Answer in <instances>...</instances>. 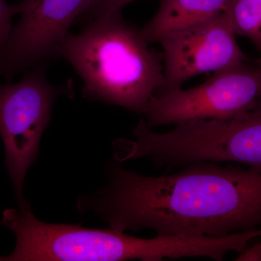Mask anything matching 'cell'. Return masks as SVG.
Listing matches in <instances>:
<instances>
[{
    "instance_id": "3",
    "label": "cell",
    "mask_w": 261,
    "mask_h": 261,
    "mask_svg": "<svg viewBox=\"0 0 261 261\" xmlns=\"http://www.w3.org/2000/svg\"><path fill=\"white\" fill-rule=\"evenodd\" d=\"M1 223L14 233L15 246L0 261H160L168 252L163 237L142 239L111 227L49 224L38 219L31 206L7 209Z\"/></svg>"
},
{
    "instance_id": "7",
    "label": "cell",
    "mask_w": 261,
    "mask_h": 261,
    "mask_svg": "<svg viewBox=\"0 0 261 261\" xmlns=\"http://www.w3.org/2000/svg\"><path fill=\"white\" fill-rule=\"evenodd\" d=\"M91 0H18V21L0 49V76L10 82L59 57L60 45L70 27Z\"/></svg>"
},
{
    "instance_id": "5",
    "label": "cell",
    "mask_w": 261,
    "mask_h": 261,
    "mask_svg": "<svg viewBox=\"0 0 261 261\" xmlns=\"http://www.w3.org/2000/svg\"><path fill=\"white\" fill-rule=\"evenodd\" d=\"M152 149L156 162L168 168L234 162L261 172V101L227 121L188 122L156 133Z\"/></svg>"
},
{
    "instance_id": "9",
    "label": "cell",
    "mask_w": 261,
    "mask_h": 261,
    "mask_svg": "<svg viewBox=\"0 0 261 261\" xmlns=\"http://www.w3.org/2000/svg\"><path fill=\"white\" fill-rule=\"evenodd\" d=\"M228 0H161L153 18L141 31L147 42L159 43L171 33L192 28L219 16Z\"/></svg>"
},
{
    "instance_id": "11",
    "label": "cell",
    "mask_w": 261,
    "mask_h": 261,
    "mask_svg": "<svg viewBox=\"0 0 261 261\" xmlns=\"http://www.w3.org/2000/svg\"><path fill=\"white\" fill-rule=\"evenodd\" d=\"M135 1L137 0H91L78 19H87L89 22L101 15L121 12L126 5Z\"/></svg>"
},
{
    "instance_id": "4",
    "label": "cell",
    "mask_w": 261,
    "mask_h": 261,
    "mask_svg": "<svg viewBox=\"0 0 261 261\" xmlns=\"http://www.w3.org/2000/svg\"><path fill=\"white\" fill-rule=\"evenodd\" d=\"M73 89L70 80L60 86L51 84L46 75V65L25 72L16 83H0V137L5 168L19 207L30 206L23 195L24 180L37 159L53 104L61 96L73 98Z\"/></svg>"
},
{
    "instance_id": "13",
    "label": "cell",
    "mask_w": 261,
    "mask_h": 261,
    "mask_svg": "<svg viewBox=\"0 0 261 261\" xmlns=\"http://www.w3.org/2000/svg\"><path fill=\"white\" fill-rule=\"evenodd\" d=\"M235 260L238 261H261V241L247 247Z\"/></svg>"
},
{
    "instance_id": "2",
    "label": "cell",
    "mask_w": 261,
    "mask_h": 261,
    "mask_svg": "<svg viewBox=\"0 0 261 261\" xmlns=\"http://www.w3.org/2000/svg\"><path fill=\"white\" fill-rule=\"evenodd\" d=\"M121 12L101 15L58 49L83 81V97L143 114L164 85L163 54Z\"/></svg>"
},
{
    "instance_id": "10",
    "label": "cell",
    "mask_w": 261,
    "mask_h": 261,
    "mask_svg": "<svg viewBox=\"0 0 261 261\" xmlns=\"http://www.w3.org/2000/svg\"><path fill=\"white\" fill-rule=\"evenodd\" d=\"M224 11L235 34L247 38L261 53V0H228Z\"/></svg>"
},
{
    "instance_id": "1",
    "label": "cell",
    "mask_w": 261,
    "mask_h": 261,
    "mask_svg": "<svg viewBox=\"0 0 261 261\" xmlns=\"http://www.w3.org/2000/svg\"><path fill=\"white\" fill-rule=\"evenodd\" d=\"M108 179L95 193L81 195L77 206L113 229L222 238L261 228V172L252 168L198 162L151 176L111 164Z\"/></svg>"
},
{
    "instance_id": "14",
    "label": "cell",
    "mask_w": 261,
    "mask_h": 261,
    "mask_svg": "<svg viewBox=\"0 0 261 261\" xmlns=\"http://www.w3.org/2000/svg\"><path fill=\"white\" fill-rule=\"evenodd\" d=\"M255 61H256L257 63H260V64L261 65V58H258V59L255 60Z\"/></svg>"
},
{
    "instance_id": "12",
    "label": "cell",
    "mask_w": 261,
    "mask_h": 261,
    "mask_svg": "<svg viewBox=\"0 0 261 261\" xmlns=\"http://www.w3.org/2000/svg\"><path fill=\"white\" fill-rule=\"evenodd\" d=\"M18 5L10 4L7 0H0V49L3 47L13 28V19L19 15Z\"/></svg>"
},
{
    "instance_id": "6",
    "label": "cell",
    "mask_w": 261,
    "mask_h": 261,
    "mask_svg": "<svg viewBox=\"0 0 261 261\" xmlns=\"http://www.w3.org/2000/svg\"><path fill=\"white\" fill-rule=\"evenodd\" d=\"M261 101V65L256 61L214 72L204 83L154 95L143 115L149 128L188 122L227 121Z\"/></svg>"
},
{
    "instance_id": "8",
    "label": "cell",
    "mask_w": 261,
    "mask_h": 261,
    "mask_svg": "<svg viewBox=\"0 0 261 261\" xmlns=\"http://www.w3.org/2000/svg\"><path fill=\"white\" fill-rule=\"evenodd\" d=\"M235 36L224 11L207 23L165 36L159 42L163 49L164 85L155 95L181 89L196 75L248 61Z\"/></svg>"
}]
</instances>
